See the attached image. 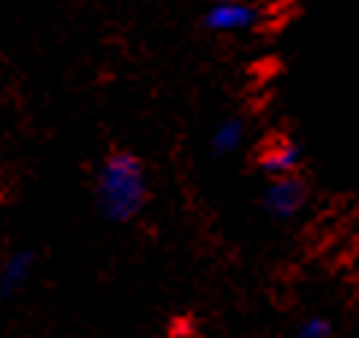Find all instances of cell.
Masks as SVG:
<instances>
[{
    "mask_svg": "<svg viewBox=\"0 0 359 338\" xmlns=\"http://www.w3.org/2000/svg\"><path fill=\"white\" fill-rule=\"evenodd\" d=\"M262 166L267 175H294L300 166V149L294 142H273L271 149L262 154Z\"/></svg>",
    "mask_w": 359,
    "mask_h": 338,
    "instance_id": "obj_4",
    "label": "cell"
},
{
    "mask_svg": "<svg viewBox=\"0 0 359 338\" xmlns=\"http://www.w3.org/2000/svg\"><path fill=\"white\" fill-rule=\"evenodd\" d=\"M330 330H332V327H330L327 318H309V320H303L300 335H303V338H327Z\"/></svg>",
    "mask_w": 359,
    "mask_h": 338,
    "instance_id": "obj_7",
    "label": "cell"
},
{
    "mask_svg": "<svg viewBox=\"0 0 359 338\" xmlns=\"http://www.w3.org/2000/svg\"><path fill=\"white\" fill-rule=\"evenodd\" d=\"M30 270H33V255L30 252L12 255L4 264V270H0V285H4V291H15L18 285H24L30 276Z\"/></svg>",
    "mask_w": 359,
    "mask_h": 338,
    "instance_id": "obj_5",
    "label": "cell"
},
{
    "mask_svg": "<svg viewBox=\"0 0 359 338\" xmlns=\"http://www.w3.org/2000/svg\"><path fill=\"white\" fill-rule=\"evenodd\" d=\"M241 142H243V125L238 119H226L214 128V134H211V146L217 154H232L241 149Z\"/></svg>",
    "mask_w": 359,
    "mask_h": 338,
    "instance_id": "obj_6",
    "label": "cell"
},
{
    "mask_svg": "<svg viewBox=\"0 0 359 338\" xmlns=\"http://www.w3.org/2000/svg\"><path fill=\"white\" fill-rule=\"evenodd\" d=\"M255 21H259V12L250 4H243V0H220V4H214L208 9V15H205V24H208V30H214V33H243V30H250Z\"/></svg>",
    "mask_w": 359,
    "mask_h": 338,
    "instance_id": "obj_3",
    "label": "cell"
},
{
    "mask_svg": "<svg viewBox=\"0 0 359 338\" xmlns=\"http://www.w3.org/2000/svg\"><path fill=\"white\" fill-rule=\"evenodd\" d=\"M264 208L276 219H291L306 208V187L294 175H276L264 193Z\"/></svg>",
    "mask_w": 359,
    "mask_h": 338,
    "instance_id": "obj_2",
    "label": "cell"
},
{
    "mask_svg": "<svg viewBox=\"0 0 359 338\" xmlns=\"http://www.w3.org/2000/svg\"><path fill=\"white\" fill-rule=\"evenodd\" d=\"M149 199L146 169L131 151H113L98 173V205L113 223L134 219Z\"/></svg>",
    "mask_w": 359,
    "mask_h": 338,
    "instance_id": "obj_1",
    "label": "cell"
}]
</instances>
